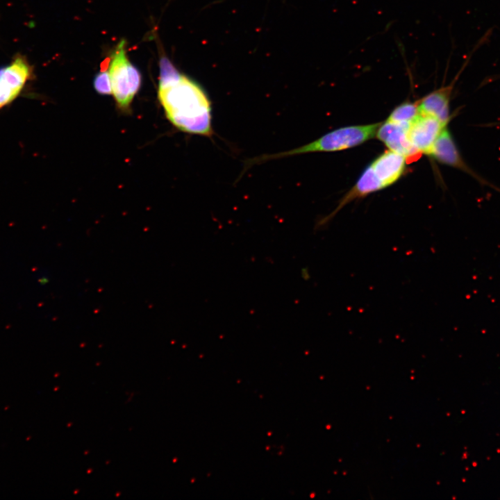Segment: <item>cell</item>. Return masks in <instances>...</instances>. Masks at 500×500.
I'll return each instance as SVG.
<instances>
[{
    "mask_svg": "<svg viewBox=\"0 0 500 500\" xmlns=\"http://www.w3.org/2000/svg\"><path fill=\"white\" fill-rule=\"evenodd\" d=\"M460 74V72L457 77ZM457 77L451 83L433 90L418 101L417 103L419 113L433 117L447 125L451 117L449 108L451 95Z\"/></svg>",
    "mask_w": 500,
    "mask_h": 500,
    "instance_id": "52a82bcc",
    "label": "cell"
},
{
    "mask_svg": "<svg viewBox=\"0 0 500 500\" xmlns=\"http://www.w3.org/2000/svg\"><path fill=\"white\" fill-rule=\"evenodd\" d=\"M158 97L167 119L176 128L186 133L212 136V108L208 94L201 85L181 73L166 56L160 59Z\"/></svg>",
    "mask_w": 500,
    "mask_h": 500,
    "instance_id": "6da1fadb",
    "label": "cell"
},
{
    "mask_svg": "<svg viewBox=\"0 0 500 500\" xmlns=\"http://www.w3.org/2000/svg\"><path fill=\"white\" fill-rule=\"evenodd\" d=\"M429 156L440 163L460 169L469 175L473 172L462 158L447 127L442 130L437 138Z\"/></svg>",
    "mask_w": 500,
    "mask_h": 500,
    "instance_id": "ba28073f",
    "label": "cell"
},
{
    "mask_svg": "<svg viewBox=\"0 0 500 500\" xmlns=\"http://www.w3.org/2000/svg\"><path fill=\"white\" fill-rule=\"evenodd\" d=\"M93 85L95 90L101 94H112L110 78L107 69H101L95 76Z\"/></svg>",
    "mask_w": 500,
    "mask_h": 500,
    "instance_id": "8fae6325",
    "label": "cell"
},
{
    "mask_svg": "<svg viewBox=\"0 0 500 500\" xmlns=\"http://www.w3.org/2000/svg\"><path fill=\"white\" fill-rule=\"evenodd\" d=\"M406 158L388 150L378 156L371 165L383 178L387 187L397 181L405 171Z\"/></svg>",
    "mask_w": 500,
    "mask_h": 500,
    "instance_id": "9c48e42d",
    "label": "cell"
},
{
    "mask_svg": "<svg viewBox=\"0 0 500 500\" xmlns=\"http://www.w3.org/2000/svg\"><path fill=\"white\" fill-rule=\"evenodd\" d=\"M381 123L342 127L329 132L319 138L299 147L272 154H265L253 158L245 167L271 160L314 153L334 152L358 146L374 138Z\"/></svg>",
    "mask_w": 500,
    "mask_h": 500,
    "instance_id": "7a4b0ae2",
    "label": "cell"
},
{
    "mask_svg": "<svg viewBox=\"0 0 500 500\" xmlns=\"http://www.w3.org/2000/svg\"><path fill=\"white\" fill-rule=\"evenodd\" d=\"M108 72L112 94L117 105L120 109L127 110L140 90L142 76L128 58L124 40L117 44L111 56Z\"/></svg>",
    "mask_w": 500,
    "mask_h": 500,
    "instance_id": "3957f363",
    "label": "cell"
},
{
    "mask_svg": "<svg viewBox=\"0 0 500 500\" xmlns=\"http://www.w3.org/2000/svg\"><path fill=\"white\" fill-rule=\"evenodd\" d=\"M447 126L433 117L419 113L409 125L408 138L419 152L429 156L435 142Z\"/></svg>",
    "mask_w": 500,
    "mask_h": 500,
    "instance_id": "8992f818",
    "label": "cell"
},
{
    "mask_svg": "<svg viewBox=\"0 0 500 500\" xmlns=\"http://www.w3.org/2000/svg\"><path fill=\"white\" fill-rule=\"evenodd\" d=\"M418 115L417 103L408 101L397 106L386 120L397 124H409Z\"/></svg>",
    "mask_w": 500,
    "mask_h": 500,
    "instance_id": "30bf717a",
    "label": "cell"
},
{
    "mask_svg": "<svg viewBox=\"0 0 500 500\" xmlns=\"http://www.w3.org/2000/svg\"><path fill=\"white\" fill-rule=\"evenodd\" d=\"M33 76V68L23 56L0 67V110L11 104Z\"/></svg>",
    "mask_w": 500,
    "mask_h": 500,
    "instance_id": "277c9868",
    "label": "cell"
},
{
    "mask_svg": "<svg viewBox=\"0 0 500 500\" xmlns=\"http://www.w3.org/2000/svg\"><path fill=\"white\" fill-rule=\"evenodd\" d=\"M409 124L385 121L381 124L376 136L385 146L395 153L402 155L410 162L417 160L422 155L411 144L408 130Z\"/></svg>",
    "mask_w": 500,
    "mask_h": 500,
    "instance_id": "5b68a950",
    "label": "cell"
}]
</instances>
